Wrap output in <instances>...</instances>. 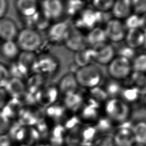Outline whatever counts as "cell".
I'll use <instances>...</instances> for the list:
<instances>
[{
  "label": "cell",
  "mask_w": 146,
  "mask_h": 146,
  "mask_svg": "<svg viewBox=\"0 0 146 146\" xmlns=\"http://www.w3.org/2000/svg\"><path fill=\"white\" fill-rule=\"evenodd\" d=\"M15 41L23 52L34 54L43 44V37L39 31L26 26L19 30Z\"/></svg>",
  "instance_id": "1"
},
{
  "label": "cell",
  "mask_w": 146,
  "mask_h": 146,
  "mask_svg": "<svg viewBox=\"0 0 146 146\" xmlns=\"http://www.w3.org/2000/svg\"><path fill=\"white\" fill-rule=\"evenodd\" d=\"M74 74L79 86L88 89L99 86L103 78L101 68L93 63L79 67Z\"/></svg>",
  "instance_id": "2"
},
{
  "label": "cell",
  "mask_w": 146,
  "mask_h": 146,
  "mask_svg": "<svg viewBox=\"0 0 146 146\" xmlns=\"http://www.w3.org/2000/svg\"><path fill=\"white\" fill-rule=\"evenodd\" d=\"M104 110L106 116L111 121L119 124L127 121L131 112L128 104L118 98L108 99Z\"/></svg>",
  "instance_id": "3"
},
{
  "label": "cell",
  "mask_w": 146,
  "mask_h": 146,
  "mask_svg": "<svg viewBox=\"0 0 146 146\" xmlns=\"http://www.w3.org/2000/svg\"><path fill=\"white\" fill-rule=\"evenodd\" d=\"M132 72L131 60L117 55L108 64V73L110 77L119 81L129 77Z\"/></svg>",
  "instance_id": "4"
},
{
  "label": "cell",
  "mask_w": 146,
  "mask_h": 146,
  "mask_svg": "<svg viewBox=\"0 0 146 146\" xmlns=\"http://www.w3.org/2000/svg\"><path fill=\"white\" fill-rule=\"evenodd\" d=\"M39 11L48 21H56L64 13V4L62 0H41Z\"/></svg>",
  "instance_id": "5"
},
{
  "label": "cell",
  "mask_w": 146,
  "mask_h": 146,
  "mask_svg": "<svg viewBox=\"0 0 146 146\" xmlns=\"http://www.w3.org/2000/svg\"><path fill=\"white\" fill-rule=\"evenodd\" d=\"M103 13L94 9L84 8L78 15L75 25L76 28L91 30L103 20Z\"/></svg>",
  "instance_id": "6"
},
{
  "label": "cell",
  "mask_w": 146,
  "mask_h": 146,
  "mask_svg": "<svg viewBox=\"0 0 146 146\" xmlns=\"http://www.w3.org/2000/svg\"><path fill=\"white\" fill-rule=\"evenodd\" d=\"M71 27L65 21H58L50 25L47 29V38L53 44L63 43Z\"/></svg>",
  "instance_id": "7"
},
{
  "label": "cell",
  "mask_w": 146,
  "mask_h": 146,
  "mask_svg": "<svg viewBox=\"0 0 146 146\" xmlns=\"http://www.w3.org/2000/svg\"><path fill=\"white\" fill-rule=\"evenodd\" d=\"M59 67V62L57 59L51 55H44L36 58L32 67V70L35 74L50 75L54 74Z\"/></svg>",
  "instance_id": "8"
},
{
  "label": "cell",
  "mask_w": 146,
  "mask_h": 146,
  "mask_svg": "<svg viewBox=\"0 0 146 146\" xmlns=\"http://www.w3.org/2000/svg\"><path fill=\"white\" fill-rule=\"evenodd\" d=\"M112 137L116 146H132L135 143L132 125L128 121L117 128Z\"/></svg>",
  "instance_id": "9"
},
{
  "label": "cell",
  "mask_w": 146,
  "mask_h": 146,
  "mask_svg": "<svg viewBox=\"0 0 146 146\" xmlns=\"http://www.w3.org/2000/svg\"><path fill=\"white\" fill-rule=\"evenodd\" d=\"M107 40L119 42L124 40L127 29L121 20L112 18L108 20L104 28Z\"/></svg>",
  "instance_id": "10"
},
{
  "label": "cell",
  "mask_w": 146,
  "mask_h": 146,
  "mask_svg": "<svg viewBox=\"0 0 146 146\" xmlns=\"http://www.w3.org/2000/svg\"><path fill=\"white\" fill-rule=\"evenodd\" d=\"M63 44L68 50L75 52L87 47L88 46L86 35L76 27L71 28Z\"/></svg>",
  "instance_id": "11"
},
{
  "label": "cell",
  "mask_w": 146,
  "mask_h": 146,
  "mask_svg": "<svg viewBox=\"0 0 146 146\" xmlns=\"http://www.w3.org/2000/svg\"><path fill=\"white\" fill-rule=\"evenodd\" d=\"M15 9L23 19H29L39 12L38 0H15Z\"/></svg>",
  "instance_id": "12"
},
{
  "label": "cell",
  "mask_w": 146,
  "mask_h": 146,
  "mask_svg": "<svg viewBox=\"0 0 146 146\" xmlns=\"http://www.w3.org/2000/svg\"><path fill=\"white\" fill-rule=\"evenodd\" d=\"M92 48L94 50V62L98 64H108L115 57L114 47L107 42Z\"/></svg>",
  "instance_id": "13"
},
{
  "label": "cell",
  "mask_w": 146,
  "mask_h": 146,
  "mask_svg": "<svg viewBox=\"0 0 146 146\" xmlns=\"http://www.w3.org/2000/svg\"><path fill=\"white\" fill-rule=\"evenodd\" d=\"M19 29L14 20L9 17L0 19V40L3 41L15 40Z\"/></svg>",
  "instance_id": "14"
},
{
  "label": "cell",
  "mask_w": 146,
  "mask_h": 146,
  "mask_svg": "<svg viewBox=\"0 0 146 146\" xmlns=\"http://www.w3.org/2000/svg\"><path fill=\"white\" fill-rule=\"evenodd\" d=\"M59 90L57 87L48 86L43 90L38 91L35 95V101L41 106L47 107L52 104L57 99Z\"/></svg>",
  "instance_id": "15"
},
{
  "label": "cell",
  "mask_w": 146,
  "mask_h": 146,
  "mask_svg": "<svg viewBox=\"0 0 146 146\" xmlns=\"http://www.w3.org/2000/svg\"><path fill=\"white\" fill-rule=\"evenodd\" d=\"M126 46L136 50L144 46L146 42V34L140 29L128 30L124 38Z\"/></svg>",
  "instance_id": "16"
},
{
  "label": "cell",
  "mask_w": 146,
  "mask_h": 146,
  "mask_svg": "<svg viewBox=\"0 0 146 146\" xmlns=\"http://www.w3.org/2000/svg\"><path fill=\"white\" fill-rule=\"evenodd\" d=\"M21 51L15 40L3 41L0 44V55L10 62L15 61Z\"/></svg>",
  "instance_id": "17"
},
{
  "label": "cell",
  "mask_w": 146,
  "mask_h": 146,
  "mask_svg": "<svg viewBox=\"0 0 146 146\" xmlns=\"http://www.w3.org/2000/svg\"><path fill=\"white\" fill-rule=\"evenodd\" d=\"M114 18L125 19L132 13L133 10L131 0H115L111 9Z\"/></svg>",
  "instance_id": "18"
},
{
  "label": "cell",
  "mask_w": 146,
  "mask_h": 146,
  "mask_svg": "<svg viewBox=\"0 0 146 146\" xmlns=\"http://www.w3.org/2000/svg\"><path fill=\"white\" fill-rule=\"evenodd\" d=\"M79 85L76 79L75 74L68 72L64 75L58 83V88L59 92L66 95L68 94L77 91Z\"/></svg>",
  "instance_id": "19"
},
{
  "label": "cell",
  "mask_w": 146,
  "mask_h": 146,
  "mask_svg": "<svg viewBox=\"0 0 146 146\" xmlns=\"http://www.w3.org/2000/svg\"><path fill=\"white\" fill-rule=\"evenodd\" d=\"M80 119L86 121L97 120L99 115V104L89 99L88 103L80 108Z\"/></svg>",
  "instance_id": "20"
},
{
  "label": "cell",
  "mask_w": 146,
  "mask_h": 146,
  "mask_svg": "<svg viewBox=\"0 0 146 146\" xmlns=\"http://www.w3.org/2000/svg\"><path fill=\"white\" fill-rule=\"evenodd\" d=\"M88 46L95 47L107 42V37L104 29L96 26L90 30L86 35Z\"/></svg>",
  "instance_id": "21"
},
{
  "label": "cell",
  "mask_w": 146,
  "mask_h": 146,
  "mask_svg": "<svg viewBox=\"0 0 146 146\" xmlns=\"http://www.w3.org/2000/svg\"><path fill=\"white\" fill-rule=\"evenodd\" d=\"M26 88L21 79L10 77L4 89L13 98H18L25 93Z\"/></svg>",
  "instance_id": "22"
},
{
  "label": "cell",
  "mask_w": 146,
  "mask_h": 146,
  "mask_svg": "<svg viewBox=\"0 0 146 146\" xmlns=\"http://www.w3.org/2000/svg\"><path fill=\"white\" fill-rule=\"evenodd\" d=\"M83 98L78 91L64 95L63 106L66 110L75 112L83 105Z\"/></svg>",
  "instance_id": "23"
},
{
  "label": "cell",
  "mask_w": 146,
  "mask_h": 146,
  "mask_svg": "<svg viewBox=\"0 0 146 146\" xmlns=\"http://www.w3.org/2000/svg\"><path fill=\"white\" fill-rule=\"evenodd\" d=\"M74 61L79 67H83L94 62V50L92 47H86L75 52Z\"/></svg>",
  "instance_id": "24"
},
{
  "label": "cell",
  "mask_w": 146,
  "mask_h": 146,
  "mask_svg": "<svg viewBox=\"0 0 146 146\" xmlns=\"http://www.w3.org/2000/svg\"><path fill=\"white\" fill-rule=\"evenodd\" d=\"M79 134L82 146H91L98 136L97 131L94 126L87 125L79 128Z\"/></svg>",
  "instance_id": "25"
},
{
  "label": "cell",
  "mask_w": 146,
  "mask_h": 146,
  "mask_svg": "<svg viewBox=\"0 0 146 146\" xmlns=\"http://www.w3.org/2000/svg\"><path fill=\"white\" fill-rule=\"evenodd\" d=\"M22 104L17 98H12L3 107L1 112L9 119L19 115L22 110Z\"/></svg>",
  "instance_id": "26"
},
{
  "label": "cell",
  "mask_w": 146,
  "mask_h": 146,
  "mask_svg": "<svg viewBox=\"0 0 146 146\" xmlns=\"http://www.w3.org/2000/svg\"><path fill=\"white\" fill-rule=\"evenodd\" d=\"M66 129L63 125L56 124L52 129L50 138V146H61L64 143Z\"/></svg>",
  "instance_id": "27"
},
{
  "label": "cell",
  "mask_w": 146,
  "mask_h": 146,
  "mask_svg": "<svg viewBox=\"0 0 146 146\" xmlns=\"http://www.w3.org/2000/svg\"><path fill=\"white\" fill-rule=\"evenodd\" d=\"M131 84L136 88L141 95H146V74L132 72L129 76Z\"/></svg>",
  "instance_id": "28"
},
{
  "label": "cell",
  "mask_w": 146,
  "mask_h": 146,
  "mask_svg": "<svg viewBox=\"0 0 146 146\" xmlns=\"http://www.w3.org/2000/svg\"><path fill=\"white\" fill-rule=\"evenodd\" d=\"M135 143L146 145V122L138 121L132 125Z\"/></svg>",
  "instance_id": "29"
},
{
  "label": "cell",
  "mask_w": 146,
  "mask_h": 146,
  "mask_svg": "<svg viewBox=\"0 0 146 146\" xmlns=\"http://www.w3.org/2000/svg\"><path fill=\"white\" fill-rule=\"evenodd\" d=\"M85 0H67L64 5V11L71 16L78 15L84 8Z\"/></svg>",
  "instance_id": "30"
},
{
  "label": "cell",
  "mask_w": 146,
  "mask_h": 146,
  "mask_svg": "<svg viewBox=\"0 0 146 146\" xmlns=\"http://www.w3.org/2000/svg\"><path fill=\"white\" fill-rule=\"evenodd\" d=\"M138 90L131 85L123 87L120 94L122 100L127 103H133L136 102L140 96Z\"/></svg>",
  "instance_id": "31"
},
{
  "label": "cell",
  "mask_w": 146,
  "mask_h": 146,
  "mask_svg": "<svg viewBox=\"0 0 146 146\" xmlns=\"http://www.w3.org/2000/svg\"><path fill=\"white\" fill-rule=\"evenodd\" d=\"M66 109L63 105L52 104L47 107L46 110V114L56 122L63 119Z\"/></svg>",
  "instance_id": "32"
},
{
  "label": "cell",
  "mask_w": 146,
  "mask_h": 146,
  "mask_svg": "<svg viewBox=\"0 0 146 146\" xmlns=\"http://www.w3.org/2000/svg\"><path fill=\"white\" fill-rule=\"evenodd\" d=\"M98 135L101 134H112L111 133L113 129V122L111 121L107 116L104 117H99L97 122L94 126Z\"/></svg>",
  "instance_id": "33"
},
{
  "label": "cell",
  "mask_w": 146,
  "mask_h": 146,
  "mask_svg": "<svg viewBox=\"0 0 146 146\" xmlns=\"http://www.w3.org/2000/svg\"><path fill=\"white\" fill-rule=\"evenodd\" d=\"M132 72L146 73V54L145 53L136 55L131 61Z\"/></svg>",
  "instance_id": "34"
},
{
  "label": "cell",
  "mask_w": 146,
  "mask_h": 146,
  "mask_svg": "<svg viewBox=\"0 0 146 146\" xmlns=\"http://www.w3.org/2000/svg\"><path fill=\"white\" fill-rule=\"evenodd\" d=\"M26 132V129L19 122H16L9 128V136L14 140L22 141L25 139Z\"/></svg>",
  "instance_id": "35"
},
{
  "label": "cell",
  "mask_w": 146,
  "mask_h": 146,
  "mask_svg": "<svg viewBox=\"0 0 146 146\" xmlns=\"http://www.w3.org/2000/svg\"><path fill=\"white\" fill-rule=\"evenodd\" d=\"M123 87L119 83V81L112 79L108 82L103 88L106 92L108 98H115L120 96Z\"/></svg>",
  "instance_id": "36"
},
{
  "label": "cell",
  "mask_w": 146,
  "mask_h": 146,
  "mask_svg": "<svg viewBox=\"0 0 146 146\" xmlns=\"http://www.w3.org/2000/svg\"><path fill=\"white\" fill-rule=\"evenodd\" d=\"M90 99L100 104L102 102L107 101L108 96L104 89L99 86L89 89Z\"/></svg>",
  "instance_id": "37"
},
{
  "label": "cell",
  "mask_w": 146,
  "mask_h": 146,
  "mask_svg": "<svg viewBox=\"0 0 146 146\" xmlns=\"http://www.w3.org/2000/svg\"><path fill=\"white\" fill-rule=\"evenodd\" d=\"M19 123L23 126L24 125H33L36 124L37 123L36 119L35 118L34 113L30 110L23 109L21 111L19 114Z\"/></svg>",
  "instance_id": "38"
},
{
  "label": "cell",
  "mask_w": 146,
  "mask_h": 146,
  "mask_svg": "<svg viewBox=\"0 0 146 146\" xmlns=\"http://www.w3.org/2000/svg\"><path fill=\"white\" fill-rule=\"evenodd\" d=\"M91 146H116L112 134L98 135Z\"/></svg>",
  "instance_id": "39"
},
{
  "label": "cell",
  "mask_w": 146,
  "mask_h": 146,
  "mask_svg": "<svg viewBox=\"0 0 146 146\" xmlns=\"http://www.w3.org/2000/svg\"><path fill=\"white\" fill-rule=\"evenodd\" d=\"M115 0H92L95 10L102 13H106L111 10Z\"/></svg>",
  "instance_id": "40"
},
{
  "label": "cell",
  "mask_w": 146,
  "mask_h": 146,
  "mask_svg": "<svg viewBox=\"0 0 146 146\" xmlns=\"http://www.w3.org/2000/svg\"><path fill=\"white\" fill-rule=\"evenodd\" d=\"M140 15L136 13H132L125 19L124 26L127 30L140 29Z\"/></svg>",
  "instance_id": "41"
},
{
  "label": "cell",
  "mask_w": 146,
  "mask_h": 146,
  "mask_svg": "<svg viewBox=\"0 0 146 146\" xmlns=\"http://www.w3.org/2000/svg\"><path fill=\"white\" fill-rule=\"evenodd\" d=\"M10 78V74L9 67L0 62V88H4L9 79Z\"/></svg>",
  "instance_id": "42"
},
{
  "label": "cell",
  "mask_w": 146,
  "mask_h": 146,
  "mask_svg": "<svg viewBox=\"0 0 146 146\" xmlns=\"http://www.w3.org/2000/svg\"><path fill=\"white\" fill-rule=\"evenodd\" d=\"M134 13L142 15L146 13V0H131Z\"/></svg>",
  "instance_id": "43"
},
{
  "label": "cell",
  "mask_w": 146,
  "mask_h": 146,
  "mask_svg": "<svg viewBox=\"0 0 146 146\" xmlns=\"http://www.w3.org/2000/svg\"><path fill=\"white\" fill-rule=\"evenodd\" d=\"M40 138V135L36 129L30 128L29 130V132H26L25 139H26L27 145H31L34 143L38 141Z\"/></svg>",
  "instance_id": "44"
},
{
  "label": "cell",
  "mask_w": 146,
  "mask_h": 146,
  "mask_svg": "<svg viewBox=\"0 0 146 146\" xmlns=\"http://www.w3.org/2000/svg\"><path fill=\"white\" fill-rule=\"evenodd\" d=\"M135 50L128 47L127 46H125L124 47H121L118 51V55L125 58L129 60H131V59H133L135 56Z\"/></svg>",
  "instance_id": "45"
},
{
  "label": "cell",
  "mask_w": 146,
  "mask_h": 146,
  "mask_svg": "<svg viewBox=\"0 0 146 146\" xmlns=\"http://www.w3.org/2000/svg\"><path fill=\"white\" fill-rule=\"evenodd\" d=\"M9 9L8 0H0V19L6 17Z\"/></svg>",
  "instance_id": "46"
},
{
  "label": "cell",
  "mask_w": 146,
  "mask_h": 146,
  "mask_svg": "<svg viewBox=\"0 0 146 146\" xmlns=\"http://www.w3.org/2000/svg\"><path fill=\"white\" fill-rule=\"evenodd\" d=\"M10 137L7 135H0V146H10Z\"/></svg>",
  "instance_id": "47"
},
{
  "label": "cell",
  "mask_w": 146,
  "mask_h": 146,
  "mask_svg": "<svg viewBox=\"0 0 146 146\" xmlns=\"http://www.w3.org/2000/svg\"><path fill=\"white\" fill-rule=\"evenodd\" d=\"M7 94L4 88H0V109L5 106Z\"/></svg>",
  "instance_id": "48"
},
{
  "label": "cell",
  "mask_w": 146,
  "mask_h": 146,
  "mask_svg": "<svg viewBox=\"0 0 146 146\" xmlns=\"http://www.w3.org/2000/svg\"><path fill=\"white\" fill-rule=\"evenodd\" d=\"M140 29L146 34V13L140 15Z\"/></svg>",
  "instance_id": "49"
},
{
  "label": "cell",
  "mask_w": 146,
  "mask_h": 146,
  "mask_svg": "<svg viewBox=\"0 0 146 146\" xmlns=\"http://www.w3.org/2000/svg\"><path fill=\"white\" fill-rule=\"evenodd\" d=\"M132 146H146V145H141V144H137V143H135Z\"/></svg>",
  "instance_id": "50"
},
{
  "label": "cell",
  "mask_w": 146,
  "mask_h": 146,
  "mask_svg": "<svg viewBox=\"0 0 146 146\" xmlns=\"http://www.w3.org/2000/svg\"><path fill=\"white\" fill-rule=\"evenodd\" d=\"M144 47V49H145V52L144 53L146 54V42H145V43Z\"/></svg>",
  "instance_id": "51"
},
{
  "label": "cell",
  "mask_w": 146,
  "mask_h": 146,
  "mask_svg": "<svg viewBox=\"0 0 146 146\" xmlns=\"http://www.w3.org/2000/svg\"><path fill=\"white\" fill-rule=\"evenodd\" d=\"M145 108H146V95H145Z\"/></svg>",
  "instance_id": "52"
},
{
  "label": "cell",
  "mask_w": 146,
  "mask_h": 146,
  "mask_svg": "<svg viewBox=\"0 0 146 146\" xmlns=\"http://www.w3.org/2000/svg\"><path fill=\"white\" fill-rule=\"evenodd\" d=\"M39 146H50V145H44V144H42V145H40Z\"/></svg>",
  "instance_id": "53"
},
{
  "label": "cell",
  "mask_w": 146,
  "mask_h": 146,
  "mask_svg": "<svg viewBox=\"0 0 146 146\" xmlns=\"http://www.w3.org/2000/svg\"><path fill=\"white\" fill-rule=\"evenodd\" d=\"M38 1H41V0H38Z\"/></svg>",
  "instance_id": "54"
}]
</instances>
